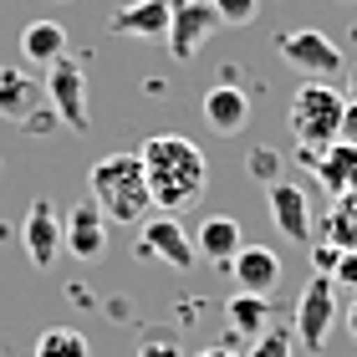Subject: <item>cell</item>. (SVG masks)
<instances>
[{
	"label": "cell",
	"mask_w": 357,
	"mask_h": 357,
	"mask_svg": "<svg viewBox=\"0 0 357 357\" xmlns=\"http://www.w3.org/2000/svg\"><path fill=\"white\" fill-rule=\"evenodd\" d=\"M31 357H92V342L77 327H46L31 347Z\"/></svg>",
	"instance_id": "cell-20"
},
{
	"label": "cell",
	"mask_w": 357,
	"mask_h": 357,
	"mask_svg": "<svg viewBox=\"0 0 357 357\" xmlns=\"http://www.w3.org/2000/svg\"><path fill=\"white\" fill-rule=\"evenodd\" d=\"M240 245H245V235H240V220L235 215H209V220H199V230H194V255L209 261V266L230 271Z\"/></svg>",
	"instance_id": "cell-14"
},
{
	"label": "cell",
	"mask_w": 357,
	"mask_h": 357,
	"mask_svg": "<svg viewBox=\"0 0 357 357\" xmlns=\"http://www.w3.org/2000/svg\"><path fill=\"white\" fill-rule=\"evenodd\" d=\"M275 52L291 72H301L306 82H332L337 72H342V46L332 36H321V31L301 26V31H281L275 36Z\"/></svg>",
	"instance_id": "cell-4"
},
{
	"label": "cell",
	"mask_w": 357,
	"mask_h": 357,
	"mask_svg": "<svg viewBox=\"0 0 357 357\" xmlns=\"http://www.w3.org/2000/svg\"><path fill=\"white\" fill-rule=\"evenodd\" d=\"M266 199H271V220L291 245H306L317 235V220H312V194H306L296 178H275L266 184Z\"/></svg>",
	"instance_id": "cell-9"
},
{
	"label": "cell",
	"mask_w": 357,
	"mask_h": 357,
	"mask_svg": "<svg viewBox=\"0 0 357 357\" xmlns=\"http://www.w3.org/2000/svg\"><path fill=\"white\" fill-rule=\"evenodd\" d=\"M321 245H332L337 255H342V250H357V220L347 215L342 204H337L332 215H327V230H321Z\"/></svg>",
	"instance_id": "cell-21"
},
{
	"label": "cell",
	"mask_w": 357,
	"mask_h": 357,
	"mask_svg": "<svg viewBox=\"0 0 357 357\" xmlns=\"http://www.w3.org/2000/svg\"><path fill=\"white\" fill-rule=\"evenodd\" d=\"M41 102H46V87L31 72L0 67V118H6V123H26Z\"/></svg>",
	"instance_id": "cell-16"
},
{
	"label": "cell",
	"mask_w": 357,
	"mask_h": 357,
	"mask_svg": "<svg viewBox=\"0 0 357 357\" xmlns=\"http://www.w3.org/2000/svg\"><path fill=\"white\" fill-rule=\"evenodd\" d=\"M143 158V178H149V199L158 215H184L204 199L209 189V164L199 153V143L184 138V133H153L149 143L138 149Z\"/></svg>",
	"instance_id": "cell-1"
},
{
	"label": "cell",
	"mask_w": 357,
	"mask_h": 357,
	"mask_svg": "<svg viewBox=\"0 0 357 357\" xmlns=\"http://www.w3.org/2000/svg\"><path fill=\"white\" fill-rule=\"evenodd\" d=\"M347 102H357V67L347 72Z\"/></svg>",
	"instance_id": "cell-30"
},
{
	"label": "cell",
	"mask_w": 357,
	"mask_h": 357,
	"mask_svg": "<svg viewBox=\"0 0 357 357\" xmlns=\"http://www.w3.org/2000/svg\"><path fill=\"white\" fill-rule=\"evenodd\" d=\"M337 306H342V291L332 286V275H312L291 312V337H301V347H321L337 321Z\"/></svg>",
	"instance_id": "cell-6"
},
{
	"label": "cell",
	"mask_w": 357,
	"mask_h": 357,
	"mask_svg": "<svg viewBox=\"0 0 357 357\" xmlns=\"http://www.w3.org/2000/svg\"><path fill=\"white\" fill-rule=\"evenodd\" d=\"M337 138L357 149V102H347V107H342V133H337Z\"/></svg>",
	"instance_id": "cell-27"
},
{
	"label": "cell",
	"mask_w": 357,
	"mask_h": 357,
	"mask_svg": "<svg viewBox=\"0 0 357 357\" xmlns=\"http://www.w3.org/2000/svg\"><path fill=\"white\" fill-rule=\"evenodd\" d=\"M21 56L31 67H52L56 56H67V26L61 21H31L21 31Z\"/></svg>",
	"instance_id": "cell-18"
},
{
	"label": "cell",
	"mask_w": 357,
	"mask_h": 357,
	"mask_svg": "<svg viewBox=\"0 0 357 357\" xmlns=\"http://www.w3.org/2000/svg\"><path fill=\"white\" fill-rule=\"evenodd\" d=\"M347 332H352V342H357V301L347 306Z\"/></svg>",
	"instance_id": "cell-29"
},
{
	"label": "cell",
	"mask_w": 357,
	"mask_h": 357,
	"mask_svg": "<svg viewBox=\"0 0 357 357\" xmlns=\"http://www.w3.org/2000/svg\"><path fill=\"white\" fill-rule=\"evenodd\" d=\"M92 204L102 209L107 225H138L153 215V199H149V178H143V158L138 153H107L97 158L92 174Z\"/></svg>",
	"instance_id": "cell-2"
},
{
	"label": "cell",
	"mask_w": 357,
	"mask_h": 357,
	"mask_svg": "<svg viewBox=\"0 0 357 357\" xmlns=\"http://www.w3.org/2000/svg\"><path fill=\"white\" fill-rule=\"evenodd\" d=\"M21 245L31 255V266L36 271H52L56 255H61V215L52 199H31L26 220H21Z\"/></svg>",
	"instance_id": "cell-10"
},
{
	"label": "cell",
	"mask_w": 357,
	"mask_h": 357,
	"mask_svg": "<svg viewBox=\"0 0 357 357\" xmlns=\"http://www.w3.org/2000/svg\"><path fill=\"white\" fill-rule=\"evenodd\" d=\"M118 6H123V0H118Z\"/></svg>",
	"instance_id": "cell-32"
},
{
	"label": "cell",
	"mask_w": 357,
	"mask_h": 357,
	"mask_svg": "<svg viewBox=\"0 0 357 357\" xmlns=\"http://www.w3.org/2000/svg\"><path fill=\"white\" fill-rule=\"evenodd\" d=\"M220 31V15L209 0H174V15H169V56L174 61H194L199 46Z\"/></svg>",
	"instance_id": "cell-8"
},
{
	"label": "cell",
	"mask_w": 357,
	"mask_h": 357,
	"mask_svg": "<svg viewBox=\"0 0 357 357\" xmlns=\"http://www.w3.org/2000/svg\"><path fill=\"white\" fill-rule=\"evenodd\" d=\"M138 255L143 261H158L169 271H189L199 255H194V235L178 225L174 215H149L138 230Z\"/></svg>",
	"instance_id": "cell-7"
},
{
	"label": "cell",
	"mask_w": 357,
	"mask_h": 357,
	"mask_svg": "<svg viewBox=\"0 0 357 357\" xmlns=\"http://www.w3.org/2000/svg\"><path fill=\"white\" fill-rule=\"evenodd\" d=\"M337 204H342V209H347V215L357 220V194H347V199H337Z\"/></svg>",
	"instance_id": "cell-31"
},
{
	"label": "cell",
	"mask_w": 357,
	"mask_h": 357,
	"mask_svg": "<svg viewBox=\"0 0 357 357\" xmlns=\"http://www.w3.org/2000/svg\"><path fill=\"white\" fill-rule=\"evenodd\" d=\"M225 321H230V332L235 337H261L271 327V301L266 296H250V291H235L230 301H225Z\"/></svg>",
	"instance_id": "cell-19"
},
{
	"label": "cell",
	"mask_w": 357,
	"mask_h": 357,
	"mask_svg": "<svg viewBox=\"0 0 357 357\" xmlns=\"http://www.w3.org/2000/svg\"><path fill=\"white\" fill-rule=\"evenodd\" d=\"M61 250H72L77 261H102L107 255V220L92 199L72 204L67 215H61Z\"/></svg>",
	"instance_id": "cell-11"
},
{
	"label": "cell",
	"mask_w": 357,
	"mask_h": 357,
	"mask_svg": "<svg viewBox=\"0 0 357 357\" xmlns=\"http://www.w3.org/2000/svg\"><path fill=\"white\" fill-rule=\"evenodd\" d=\"M312 169L321 178V189L332 194V199H347V194H357V149L352 143H327L321 153H312Z\"/></svg>",
	"instance_id": "cell-15"
},
{
	"label": "cell",
	"mask_w": 357,
	"mask_h": 357,
	"mask_svg": "<svg viewBox=\"0 0 357 357\" xmlns=\"http://www.w3.org/2000/svg\"><path fill=\"white\" fill-rule=\"evenodd\" d=\"M230 275L240 291H250V296H271L275 286H281V255L271 245H240V255L230 261Z\"/></svg>",
	"instance_id": "cell-13"
},
{
	"label": "cell",
	"mask_w": 357,
	"mask_h": 357,
	"mask_svg": "<svg viewBox=\"0 0 357 357\" xmlns=\"http://www.w3.org/2000/svg\"><path fill=\"white\" fill-rule=\"evenodd\" d=\"M332 286H337V291H347V296H357V250H342V255H337V266H332Z\"/></svg>",
	"instance_id": "cell-25"
},
{
	"label": "cell",
	"mask_w": 357,
	"mask_h": 357,
	"mask_svg": "<svg viewBox=\"0 0 357 357\" xmlns=\"http://www.w3.org/2000/svg\"><path fill=\"white\" fill-rule=\"evenodd\" d=\"M138 357H184V347H178V337H169V332H149Z\"/></svg>",
	"instance_id": "cell-26"
},
{
	"label": "cell",
	"mask_w": 357,
	"mask_h": 357,
	"mask_svg": "<svg viewBox=\"0 0 357 357\" xmlns=\"http://www.w3.org/2000/svg\"><path fill=\"white\" fill-rule=\"evenodd\" d=\"M291 342H296V337H291V327H266V332L250 342L245 357H291Z\"/></svg>",
	"instance_id": "cell-22"
},
{
	"label": "cell",
	"mask_w": 357,
	"mask_h": 357,
	"mask_svg": "<svg viewBox=\"0 0 357 357\" xmlns=\"http://www.w3.org/2000/svg\"><path fill=\"white\" fill-rule=\"evenodd\" d=\"M169 15H174V0H123L107 31L112 36H138V41H164Z\"/></svg>",
	"instance_id": "cell-12"
},
{
	"label": "cell",
	"mask_w": 357,
	"mask_h": 357,
	"mask_svg": "<svg viewBox=\"0 0 357 357\" xmlns=\"http://www.w3.org/2000/svg\"><path fill=\"white\" fill-rule=\"evenodd\" d=\"M199 357H240V352H235V347H204Z\"/></svg>",
	"instance_id": "cell-28"
},
{
	"label": "cell",
	"mask_w": 357,
	"mask_h": 357,
	"mask_svg": "<svg viewBox=\"0 0 357 357\" xmlns=\"http://www.w3.org/2000/svg\"><path fill=\"white\" fill-rule=\"evenodd\" d=\"M342 107H347V97L332 82H301L296 97H291V112H286L296 149L321 153L327 143H337V133H342Z\"/></svg>",
	"instance_id": "cell-3"
},
{
	"label": "cell",
	"mask_w": 357,
	"mask_h": 357,
	"mask_svg": "<svg viewBox=\"0 0 357 357\" xmlns=\"http://www.w3.org/2000/svg\"><path fill=\"white\" fill-rule=\"evenodd\" d=\"M220 15V26H250L261 15V0H209Z\"/></svg>",
	"instance_id": "cell-24"
},
{
	"label": "cell",
	"mask_w": 357,
	"mask_h": 357,
	"mask_svg": "<svg viewBox=\"0 0 357 357\" xmlns=\"http://www.w3.org/2000/svg\"><path fill=\"white\" fill-rule=\"evenodd\" d=\"M204 123L215 133H240L250 123V92L235 87V82H215L204 92Z\"/></svg>",
	"instance_id": "cell-17"
},
{
	"label": "cell",
	"mask_w": 357,
	"mask_h": 357,
	"mask_svg": "<svg viewBox=\"0 0 357 357\" xmlns=\"http://www.w3.org/2000/svg\"><path fill=\"white\" fill-rule=\"evenodd\" d=\"M245 174L255 184H275V178H281V153L275 149H250L245 153Z\"/></svg>",
	"instance_id": "cell-23"
},
{
	"label": "cell",
	"mask_w": 357,
	"mask_h": 357,
	"mask_svg": "<svg viewBox=\"0 0 357 357\" xmlns=\"http://www.w3.org/2000/svg\"><path fill=\"white\" fill-rule=\"evenodd\" d=\"M46 107L56 112L61 128H77V133H87L92 112H87V72L77 56H56L52 67H46Z\"/></svg>",
	"instance_id": "cell-5"
}]
</instances>
